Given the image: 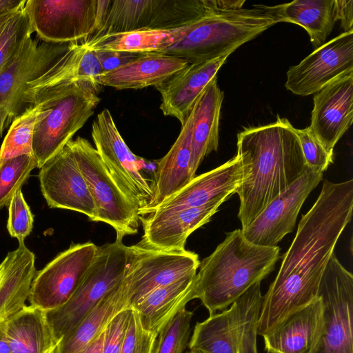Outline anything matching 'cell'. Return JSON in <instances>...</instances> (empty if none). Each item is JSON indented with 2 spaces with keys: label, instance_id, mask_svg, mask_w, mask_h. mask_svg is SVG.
<instances>
[{
  "label": "cell",
  "instance_id": "obj_1",
  "mask_svg": "<svg viewBox=\"0 0 353 353\" xmlns=\"http://www.w3.org/2000/svg\"><path fill=\"white\" fill-rule=\"evenodd\" d=\"M353 180H325L283 255L279 272L263 296L258 335L270 332L285 316L318 298L323 273L336 243L351 221Z\"/></svg>",
  "mask_w": 353,
  "mask_h": 353
},
{
  "label": "cell",
  "instance_id": "obj_2",
  "mask_svg": "<svg viewBox=\"0 0 353 353\" xmlns=\"http://www.w3.org/2000/svg\"><path fill=\"white\" fill-rule=\"evenodd\" d=\"M294 128L278 116L272 123L245 128L237 134L236 154L244 169L236 192L241 230L308 168Z\"/></svg>",
  "mask_w": 353,
  "mask_h": 353
},
{
  "label": "cell",
  "instance_id": "obj_3",
  "mask_svg": "<svg viewBox=\"0 0 353 353\" xmlns=\"http://www.w3.org/2000/svg\"><path fill=\"white\" fill-rule=\"evenodd\" d=\"M280 259V248L248 241L241 229L226 234L214 251L200 261L194 298L210 315L225 310L250 287L267 277Z\"/></svg>",
  "mask_w": 353,
  "mask_h": 353
},
{
  "label": "cell",
  "instance_id": "obj_4",
  "mask_svg": "<svg viewBox=\"0 0 353 353\" xmlns=\"http://www.w3.org/2000/svg\"><path fill=\"white\" fill-rule=\"evenodd\" d=\"M99 86L90 80L71 79L23 94L21 111L23 105L24 108L34 102L43 105L32 137L37 168L57 155L94 114L101 101Z\"/></svg>",
  "mask_w": 353,
  "mask_h": 353
},
{
  "label": "cell",
  "instance_id": "obj_5",
  "mask_svg": "<svg viewBox=\"0 0 353 353\" xmlns=\"http://www.w3.org/2000/svg\"><path fill=\"white\" fill-rule=\"evenodd\" d=\"M253 6L252 9L210 11L191 23L182 39L159 53L189 64L229 56L276 23L263 9Z\"/></svg>",
  "mask_w": 353,
  "mask_h": 353
},
{
  "label": "cell",
  "instance_id": "obj_6",
  "mask_svg": "<svg viewBox=\"0 0 353 353\" xmlns=\"http://www.w3.org/2000/svg\"><path fill=\"white\" fill-rule=\"evenodd\" d=\"M217 10L213 0H106L99 24L85 42L136 30H174Z\"/></svg>",
  "mask_w": 353,
  "mask_h": 353
},
{
  "label": "cell",
  "instance_id": "obj_7",
  "mask_svg": "<svg viewBox=\"0 0 353 353\" xmlns=\"http://www.w3.org/2000/svg\"><path fill=\"white\" fill-rule=\"evenodd\" d=\"M129 261V246L121 239L98 246L95 258L81 282L59 307L46 316L59 343L70 334L102 298L123 278Z\"/></svg>",
  "mask_w": 353,
  "mask_h": 353
},
{
  "label": "cell",
  "instance_id": "obj_8",
  "mask_svg": "<svg viewBox=\"0 0 353 353\" xmlns=\"http://www.w3.org/2000/svg\"><path fill=\"white\" fill-rule=\"evenodd\" d=\"M68 143L94 201V221L112 227L117 239L137 234L140 221L139 208L120 188L95 148L81 137Z\"/></svg>",
  "mask_w": 353,
  "mask_h": 353
},
{
  "label": "cell",
  "instance_id": "obj_9",
  "mask_svg": "<svg viewBox=\"0 0 353 353\" xmlns=\"http://www.w3.org/2000/svg\"><path fill=\"white\" fill-rule=\"evenodd\" d=\"M318 296L323 324L312 353H353V276L334 254L323 273Z\"/></svg>",
  "mask_w": 353,
  "mask_h": 353
},
{
  "label": "cell",
  "instance_id": "obj_10",
  "mask_svg": "<svg viewBox=\"0 0 353 353\" xmlns=\"http://www.w3.org/2000/svg\"><path fill=\"white\" fill-rule=\"evenodd\" d=\"M105 0H26L31 28L47 43L85 41L96 30Z\"/></svg>",
  "mask_w": 353,
  "mask_h": 353
},
{
  "label": "cell",
  "instance_id": "obj_11",
  "mask_svg": "<svg viewBox=\"0 0 353 353\" xmlns=\"http://www.w3.org/2000/svg\"><path fill=\"white\" fill-rule=\"evenodd\" d=\"M92 137L95 149L122 191L139 210L146 206L153 196L154 183L141 172L143 159L128 147L109 110L103 109L93 121Z\"/></svg>",
  "mask_w": 353,
  "mask_h": 353
},
{
  "label": "cell",
  "instance_id": "obj_12",
  "mask_svg": "<svg viewBox=\"0 0 353 353\" xmlns=\"http://www.w3.org/2000/svg\"><path fill=\"white\" fill-rule=\"evenodd\" d=\"M197 254L186 250H163L129 246V261L123 276L131 297V307L154 290L196 274Z\"/></svg>",
  "mask_w": 353,
  "mask_h": 353
},
{
  "label": "cell",
  "instance_id": "obj_13",
  "mask_svg": "<svg viewBox=\"0 0 353 353\" xmlns=\"http://www.w3.org/2000/svg\"><path fill=\"white\" fill-rule=\"evenodd\" d=\"M97 250L92 242L72 243L37 271L28 299L30 305L46 312L63 305L81 282Z\"/></svg>",
  "mask_w": 353,
  "mask_h": 353
},
{
  "label": "cell",
  "instance_id": "obj_14",
  "mask_svg": "<svg viewBox=\"0 0 353 353\" xmlns=\"http://www.w3.org/2000/svg\"><path fill=\"white\" fill-rule=\"evenodd\" d=\"M71 43H39L31 37L0 74V139L5 128L21 112V99L28 83L49 68Z\"/></svg>",
  "mask_w": 353,
  "mask_h": 353
},
{
  "label": "cell",
  "instance_id": "obj_15",
  "mask_svg": "<svg viewBox=\"0 0 353 353\" xmlns=\"http://www.w3.org/2000/svg\"><path fill=\"white\" fill-rule=\"evenodd\" d=\"M352 72L353 30L343 32L291 66L285 86L295 94L308 96Z\"/></svg>",
  "mask_w": 353,
  "mask_h": 353
},
{
  "label": "cell",
  "instance_id": "obj_16",
  "mask_svg": "<svg viewBox=\"0 0 353 353\" xmlns=\"http://www.w3.org/2000/svg\"><path fill=\"white\" fill-rule=\"evenodd\" d=\"M323 178V173L310 168L274 199L242 230L250 242L261 246H276L294 230L301 208Z\"/></svg>",
  "mask_w": 353,
  "mask_h": 353
},
{
  "label": "cell",
  "instance_id": "obj_17",
  "mask_svg": "<svg viewBox=\"0 0 353 353\" xmlns=\"http://www.w3.org/2000/svg\"><path fill=\"white\" fill-rule=\"evenodd\" d=\"M38 176L50 208L73 210L94 221V203L68 143L39 169Z\"/></svg>",
  "mask_w": 353,
  "mask_h": 353
},
{
  "label": "cell",
  "instance_id": "obj_18",
  "mask_svg": "<svg viewBox=\"0 0 353 353\" xmlns=\"http://www.w3.org/2000/svg\"><path fill=\"white\" fill-rule=\"evenodd\" d=\"M312 133L333 154L339 140L353 121V72L328 84L314 96Z\"/></svg>",
  "mask_w": 353,
  "mask_h": 353
},
{
  "label": "cell",
  "instance_id": "obj_19",
  "mask_svg": "<svg viewBox=\"0 0 353 353\" xmlns=\"http://www.w3.org/2000/svg\"><path fill=\"white\" fill-rule=\"evenodd\" d=\"M225 202L218 201L196 208L156 212L139 217L143 234L139 244L163 250H183L188 237L208 223Z\"/></svg>",
  "mask_w": 353,
  "mask_h": 353
},
{
  "label": "cell",
  "instance_id": "obj_20",
  "mask_svg": "<svg viewBox=\"0 0 353 353\" xmlns=\"http://www.w3.org/2000/svg\"><path fill=\"white\" fill-rule=\"evenodd\" d=\"M243 176V165L236 154L219 167L195 176L152 213L196 208L218 201H226L236 193Z\"/></svg>",
  "mask_w": 353,
  "mask_h": 353
},
{
  "label": "cell",
  "instance_id": "obj_21",
  "mask_svg": "<svg viewBox=\"0 0 353 353\" xmlns=\"http://www.w3.org/2000/svg\"><path fill=\"white\" fill-rule=\"evenodd\" d=\"M192 123L190 111L176 140L168 153L157 161L153 196L146 206L139 210V217L151 214L196 176L191 168Z\"/></svg>",
  "mask_w": 353,
  "mask_h": 353
},
{
  "label": "cell",
  "instance_id": "obj_22",
  "mask_svg": "<svg viewBox=\"0 0 353 353\" xmlns=\"http://www.w3.org/2000/svg\"><path fill=\"white\" fill-rule=\"evenodd\" d=\"M320 297L285 316L263 335L268 353H312L321 336L323 316Z\"/></svg>",
  "mask_w": 353,
  "mask_h": 353
},
{
  "label": "cell",
  "instance_id": "obj_23",
  "mask_svg": "<svg viewBox=\"0 0 353 353\" xmlns=\"http://www.w3.org/2000/svg\"><path fill=\"white\" fill-rule=\"evenodd\" d=\"M228 56L188 64L163 83L155 87L161 93L160 109L165 116L185 123L199 95L226 61Z\"/></svg>",
  "mask_w": 353,
  "mask_h": 353
},
{
  "label": "cell",
  "instance_id": "obj_24",
  "mask_svg": "<svg viewBox=\"0 0 353 353\" xmlns=\"http://www.w3.org/2000/svg\"><path fill=\"white\" fill-rule=\"evenodd\" d=\"M188 64L181 59L163 53H143L135 59L100 74L95 83L117 90L157 87Z\"/></svg>",
  "mask_w": 353,
  "mask_h": 353
},
{
  "label": "cell",
  "instance_id": "obj_25",
  "mask_svg": "<svg viewBox=\"0 0 353 353\" xmlns=\"http://www.w3.org/2000/svg\"><path fill=\"white\" fill-rule=\"evenodd\" d=\"M36 272L34 254L19 241L0 263V324L26 305Z\"/></svg>",
  "mask_w": 353,
  "mask_h": 353
},
{
  "label": "cell",
  "instance_id": "obj_26",
  "mask_svg": "<svg viewBox=\"0 0 353 353\" xmlns=\"http://www.w3.org/2000/svg\"><path fill=\"white\" fill-rule=\"evenodd\" d=\"M224 94L214 77L206 85L191 110L193 118L191 168L195 175L204 158L219 147L221 108Z\"/></svg>",
  "mask_w": 353,
  "mask_h": 353
},
{
  "label": "cell",
  "instance_id": "obj_27",
  "mask_svg": "<svg viewBox=\"0 0 353 353\" xmlns=\"http://www.w3.org/2000/svg\"><path fill=\"white\" fill-rule=\"evenodd\" d=\"M123 279L61 339L54 353H82L118 313L131 308L130 294Z\"/></svg>",
  "mask_w": 353,
  "mask_h": 353
},
{
  "label": "cell",
  "instance_id": "obj_28",
  "mask_svg": "<svg viewBox=\"0 0 353 353\" xmlns=\"http://www.w3.org/2000/svg\"><path fill=\"white\" fill-rule=\"evenodd\" d=\"M278 22L297 24L308 33L314 49L325 43L336 21L334 0H296L276 6L254 5Z\"/></svg>",
  "mask_w": 353,
  "mask_h": 353
},
{
  "label": "cell",
  "instance_id": "obj_29",
  "mask_svg": "<svg viewBox=\"0 0 353 353\" xmlns=\"http://www.w3.org/2000/svg\"><path fill=\"white\" fill-rule=\"evenodd\" d=\"M195 274L159 287L132 308L139 313L144 327L158 334L169 321L194 299Z\"/></svg>",
  "mask_w": 353,
  "mask_h": 353
},
{
  "label": "cell",
  "instance_id": "obj_30",
  "mask_svg": "<svg viewBox=\"0 0 353 353\" xmlns=\"http://www.w3.org/2000/svg\"><path fill=\"white\" fill-rule=\"evenodd\" d=\"M12 353H54L58 345L46 312L26 305L5 323Z\"/></svg>",
  "mask_w": 353,
  "mask_h": 353
},
{
  "label": "cell",
  "instance_id": "obj_31",
  "mask_svg": "<svg viewBox=\"0 0 353 353\" xmlns=\"http://www.w3.org/2000/svg\"><path fill=\"white\" fill-rule=\"evenodd\" d=\"M189 25L174 30L141 29L109 34L82 43L92 50L140 54L162 52L182 39Z\"/></svg>",
  "mask_w": 353,
  "mask_h": 353
},
{
  "label": "cell",
  "instance_id": "obj_32",
  "mask_svg": "<svg viewBox=\"0 0 353 353\" xmlns=\"http://www.w3.org/2000/svg\"><path fill=\"white\" fill-rule=\"evenodd\" d=\"M188 347L200 353H240L233 308L222 310L197 322Z\"/></svg>",
  "mask_w": 353,
  "mask_h": 353
},
{
  "label": "cell",
  "instance_id": "obj_33",
  "mask_svg": "<svg viewBox=\"0 0 353 353\" xmlns=\"http://www.w3.org/2000/svg\"><path fill=\"white\" fill-rule=\"evenodd\" d=\"M262 299L261 282H258L231 305L236 326L240 353H258L256 336Z\"/></svg>",
  "mask_w": 353,
  "mask_h": 353
},
{
  "label": "cell",
  "instance_id": "obj_34",
  "mask_svg": "<svg viewBox=\"0 0 353 353\" xmlns=\"http://www.w3.org/2000/svg\"><path fill=\"white\" fill-rule=\"evenodd\" d=\"M42 110V104L34 102L12 120L0 148V163L19 156L32 155L34 128Z\"/></svg>",
  "mask_w": 353,
  "mask_h": 353
},
{
  "label": "cell",
  "instance_id": "obj_35",
  "mask_svg": "<svg viewBox=\"0 0 353 353\" xmlns=\"http://www.w3.org/2000/svg\"><path fill=\"white\" fill-rule=\"evenodd\" d=\"M24 5L0 27V74L14 61L33 33Z\"/></svg>",
  "mask_w": 353,
  "mask_h": 353
},
{
  "label": "cell",
  "instance_id": "obj_36",
  "mask_svg": "<svg viewBox=\"0 0 353 353\" xmlns=\"http://www.w3.org/2000/svg\"><path fill=\"white\" fill-rule=\"evenodd\" d=\"M193 316L185 307L176 313L158 334L153 353H183L191 337Z\"/></svg>",
  "mask_w": 353,
  "mask_h": 353
},
{
  "label": "cell",
  "instance_id": "obj_37",
  "mask_svg": "<svg viewBox=\"0 0 353 353\" xmlns=\"http://www.w3.org/2000/svg\"><path fill=\"white\" fill-rule=\"evenodd\" d=\"M33 155L24 154L0 163V208L8 205L14 194L37 168Z\"/></svg>",
  "mask_w": 353,
  "mask_h": 353
},
{
  "label": "cell",
  "instance_id": "obj_38",
  "mask_svg": "<svg viewBox=\"0 0 353 353\" xmlns=\"http://www.w3.org/2000/svg\"><path fill=\"white\" fill-rule=\"evenodd\" d=\"M157 335L144 327L138 311L131 307L120 353H153Z\"/></svg>",
  "mask_w": 353,
  "mask_h": 353
},
{
  "label": "cell",
  "instance_id": "obj_39",
  "mask_svg": "<svg viewBox=\"0 0 353 353\" xmlns=\"http://www.w3.org/2000/svg\"><path fill=\"white\" fill-rule=\"evenodd\" d=\"M301 151L308 168L323 173L333 163V154L328 152L312 133L309 127L304 129L294 128Z\"/></svg>",
  "mask_w": 353,
  "mask_h": 353
},
{
  "label": "cell",
  "instance_id": "obj_40",
  "mask_svg": "<svg viewBox=\"0 0 353 353\" xmlns=\"http://www.w3.org/2000/svg\"><path fill=\"white\" fill-rule=\"evenodd\" d=\"M33 223V215L20 189L14 194L8 205V232L19 242L23 241L31 232Z\"/></svg>",
  "mask_w": 353,
  "mask_h": 353
},
{
  "label": "cell",
  "instance_id": "obj_41",
  "mask_svg": "<svg viewBox=\"0 0 353 353\" xmlns=\"http://www.w3.org/2000/svg\"><path fill=\"white\" fill-rule=\"evenodd\" d=\"M131 314V308L118 313L105 329L103 353H120L126 328Z\"/></svg>",
  "mask_w": 353,
  "mask_h": 353
},
{
  "label": "cell",
  "instance_id": "obj_42",
  "mask_svg": "<svg viewBox=\"0 0 353 353\" xmlns=\"http://www.w3.org/2000/svg\"><path fill=\"white\" fill-rule=\"evenodd\" d=\"M81 51L77 65L78 79L90 80L95 83V79L101 74L102 69L94 51L85 47L81 43Z\"/></svg>",
  "mask_w": 353,
  "mask_h": 353
},
{
  "label": "cell",
  "instance_id": "obj_43",
  "mask_svg": "<svg viewBox=\"0 0 353 353\" xmlns=\"http://www.w3.org/2000/svg\"><path fill=\"white\" fill-rule=\"evenodd\" d=\"M100 63L102 72L113 70L139 57L140 53H130L114 50H93ZM102 73V74H103Z\"/></svg>",
  "mask_w": 353,
  "mask_h": 353
},
{
  "label": "cell",
  "instance_id": "obj_44",
  "mask_svg": "<svg viewBox=\"0 0 353 353\" xmlns=\"http://www.w3.org/2000/svg\"><path fill=\"white\" fill-rule=\"evenodd\" d=\"M336 21H341L344 32L353 30V1L334 0Z\"/></svg>",
  "mask_w": 353,
  "mask_h": 353
},
{
  "label": "cell",
  "instance_id": "obj_45",
  "mask_svg": "<svg viewBox=\"0 0 353 353\" xmlns=\"http://www.w3.org/2000/svg\"><path fill=\"white\" fill-rule=\"evenodd\" d=\"M105 330L87 347L82 353H103Z\"/></svg>",
  "mask_w": 353,
  "mask_h": 353
},
{
  "label": "cell",
  "instance_id": "obj_46",
  "mask_svg": "<svg viewBox=\"0 0 353 353\" xmlns=\"http://www.w3.org/2000/svg\"><path fill=\"white\" fill-rule=\"evenodd\" d=\"M26 0H0V14L19 8Z\"/></svg>",
  "mask_w": 353,
  "mask_h": 353
},
{
  "label": "cell",
  "instance_id": "obj_47",
  "mask_svg": "<svg viewBox=\"0 0 353 353\" xmlns=\"http://www.w3.org/2000/svg\"><path fill=\"white\" fill-rule=\"evenodd\" d=\"M5 323L0 324V353H12L6 333Z\"/></svg>",
  "mask_w": 353,
  "mask_h": 353
},
{
  "label": "cell",
  "instance_id": "obj_48",
  "mask_svg": "<svg viewBox=\"0 0 353 353\" xmlns=\"http://www.w3.org/2000/svg\"><path fill=\"white\" fill-rule=\"evenodd\" d=\"M25 4V3H24ZM23 4V5H24ZM23 6V5H22ZM21 7V6H20ZM19 7V8H20ZM16 9L14 10H10L8 12H5L0 14V27L3 26L14 13L15 12L19 9Z\"/></svg>",
  "mask_w": 353,
  "mask_h": 353
},
{
  "label": "cell",
  "instance_id": "obj_49",
  "mask_svg": "<svg viewBox=\"0 0 353 353\" xmlns=\"http://www.w3.org/2000/svg\"><path fill=\"white\" fill-rule=\"evenodd\" d=\"M186 353H200L199 352L196 351V350H189L188 352Z\"/></svg>",
  "mask_w": 353,
  "mask_h": 353
}]
</instances>
